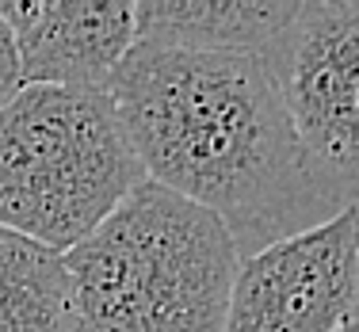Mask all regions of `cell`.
Returning <instances> with one entry per match:
<instances>
[{
	"label": "cell",
	"instance_id": "obj_1",
	"mask_svg": "<svg viewBox=\"0 0 359 332\" xmlns=\"http://www.w3.org/2000/svg\"><path fill=\"white\" fill-rule=\"evenodd\" d=\"M107 96L145 180L215 214L237 256L344 210L306 160L264 57L134 42Z\"/></svg>",
	"mask_w": 359,
	"mask_h": 332
},
{
	"label": "cell",
	"instance_id": "obj_2",
	"mask_svg": "<svg viewBox=\"0 0 359 332\" xmlns=\"http://www.w3.org/2000/svg\"><path fill=\"white\" fill-rule=\"evenodd\" d=\"M237 260L215 214L142 180L65 252L69 332H222Z\"/></svg>",
	"mask_w": 359,
	"mask_h": 332
},
{
	"label": "cell",
	"instance_id": "obj_3",
	"mask_svg": "<svg viewBox=\"0 0 359 332\" xmlns=\"http://www.w3.org/2000/svg\"><path fill=\"white\" fill-rule=\"evenodd\" d=\"M145 180L107 92L23 84L0 107V226L69 252Z\"/></svg>",
	"mask_w": 359,
	"mask_h": 332
},
{
	"label": "cell",
	"instance_id": "obj_4",
	"mask_svg": "<svg viewBox=\"0 0 359 332\" xmlns=\"http://www.w3.org/2000/svg\"><path fill=\"white\" fill-rule=\"evenodd\" d=\"M294 138L344 207L359 202V0L298 4L264 50Z\"/></svg>",
	"mask_w": 359,
	"mask_h": 332
},
{
	"label": "cell",
	"instance_id": "obj_5",
	"mask_svg": "<svg viewBox=\"0 0 359 332\" xmlns=\"http://www.w3.org/2000/svg\"><path fill=\"white\" fill-rule=\"evenodd\" d=\"M359 305V207L237 260L222 332H337Z\"/></svg>",
	"mask_w": 359,
	"mask_h": 332
},
{
	"label": "cell",
	"instance_id": "obj_6",
	"mask_svg": "<svg viewBox=\"0 0 359 332\" xmlns=\"http://www.w3.org/2000/svg\"><path fill=\"white\" fill-rule=\"evenodd\" d=\"M20 84L107 92L138 42L130 0H0Z\"/></svg>",
	"mask_w": 359,
	"mask_h": 332
},
{
	"label": "cell",
	"instance_id": "obj_7",
	"mask_svg": "<svg viewBox=\"0 0 359 332\" xmlns=\"http://www.w3.org/2000/svg\"><path fill=\"white\" fill-rule=\"evenodd\" d=\"M294 12V0H142L134 4V35L153 46L260 57Z\"/></svg>",
	"mask_w": 359,
	"mask_h": 332
},
{
	"label": "cell",
	"instance_id": "obj_8",
	"mask_svg": "<svg viewBox=\"0 0 359 332\" xmlns=\"http://www.w3.org/2000/svg\"><path fill=\"white\" fill-rule=\"evenodd\" d=\"M0 332H69L65 252L0 226Z\"/></svg>",
	"mask_w": 359,
	"mask_h": 332
},
{
	"label": "cell",
	"instance_id": "obj_9",
	"mask_svg": "<svg viewBox=\"0 0 359 332\" xmlns=\"http://www.w3.org/2000/svg\"><path fill=\"white\" fill-rule=\"evenodd\" d=\"M20 65H15V46H12V35H8V23L0 20V107L20 92Z\"/></svg>",
	"mask_w": 359,
	"mask_h": 332
},
{
	"label": "cell",
	"instance_id": "obj_10",
	"mask_svg": "<svg viewBox=\"0 0 359 332\" xmlns=\"http://www.w3.org/2000/svg\"><path fill=\"white\" fill-rule=\"evenodd\" d=\"M337 332H359V305H355L352 313H348V321H344V325H340Z\"/></svg>",
	"mask_w": 359,
	"mask_h": 332
},
{
	"label": "cell",
	"instance_id": "obj_11",
	"mask_svg": "<svg viewBox=\"0 0 359 332\" xmlns=\"http://www.w3.org/2000/svg\"><path fill=\"white\" fill-rule=\"evenodd\" d=\"M355 207H359V202H355Z\"/></svg>",
	"mask_w": 359,
	"mask_h": 332
}]
</instances>
